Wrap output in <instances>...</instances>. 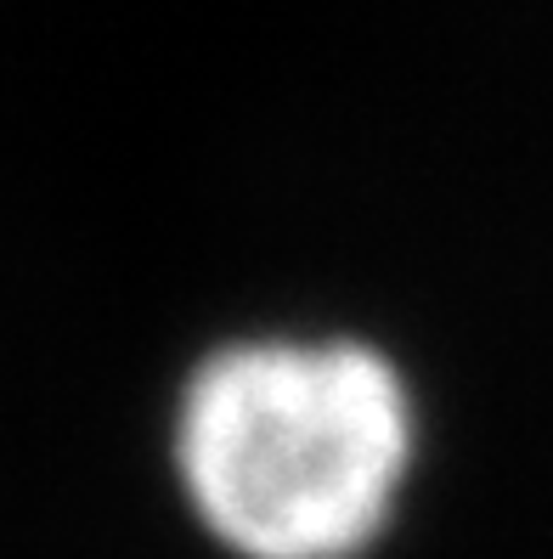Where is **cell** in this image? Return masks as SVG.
Here are the masks:
<instances>
[{"label":"cell","mask_w":553,"mask_h":559,"mask_svg":"<svg viewBox=\"0 0 553 559\" xmlns=\"http://www.w3.org/2000/svg\"><path fill=\"white\" fill-rule=\"evenodd\" d=\"M407 384L362 340H243L187 373L176 475L243 559L362 554L407 475Z\"/></svg>","instance_id":"6da1fadb"}]
</instances>
